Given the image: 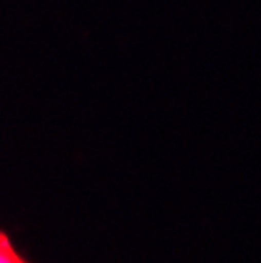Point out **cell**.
<instances>
[{"label":"cell","instance_id":"cell-1","mask_svg":"<svg viewBox=\"0 0 261 263\" xmlns=\"http://www.w3.org/2000/svg\"><path fill=\"white\" fill-rule=\"evenodd\" d=\"M0 263H21L17 257L13 256V252H12V248H8L2 256H0Z\"/></svg>","mask_w":261,"mask_h":263}]
</instances>
